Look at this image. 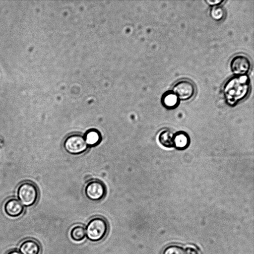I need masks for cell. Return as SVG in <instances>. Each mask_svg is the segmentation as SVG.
Listing matches in <instances>:
<instances>
[{
  "label": "cell",
  "instance_id": "obj_1",
  "mask_svg": "<svg viewBox=\"0 0 254 254\" xmlns=\"http://www.w3.org/2000/svg\"><path fill=\"white\" fill-rule=\"evenodd\" d=\"M251 90V79L247 75H235L224 83L223 93L226 103L234 107L249 96Z\"/></svg>",
  "mask_w": 254,
  "mask_h": 254
},
{
  "label": "cell",
  "instance_id": "obj_2",
  "mask_svg": "<svg viewBox=\"0 0 254 254\" xmlns=\"http://www.w3.org/2000/svg\"><path fill=\"white\" fill-rule=\"evenodd\" d=\"M109 224L103 217L96 216L92 218L86 226L85 233L87 239L92 242H98L107 235Z\"/></svg>",
  "mask_w": 254,
  "mask_h": 254
},
{
  "label": "cell",
  "instance_id": "obj_3",
  "mask_svg": "<svg viewBox=\"0 0 254 254\" xmlns=\"http://www.w3.org/2000/svg\"><path fill=\"white\" fill-rule=\"evenodd\" d=\"M19 200L24 206H31L37 202L39 197V190L32 182L26 181L21 183L17 190Z\"/></svg>",
  "mask_w": 254,
  "mask_h": 254
},
{
  "label": "cell",
  "instance_id": "obj_4",
  "mask_svg": "<svg viewBox=\"0 0 254 254\" xmlns=\"http://www.w3.org/2000/svg\"><path fill=\"white\" fill-rule=\"evenodd\" d=\"M65 150L72 155H79L85 152L88 148L83 135L74 133L68 135L63 143Z\"/></svg>",
  "mask_w": 254,
  "mask_h": 254
},
{
  "label": "cell",
  "instance_id": "obj_5",
  "mask_svg": "<svg viewBox=\"0 0 254 254\" xmlns=\"http://www.w3.org/2000/svg\"><path fill=\"white\" fill-rule=\"evenodd\" d=\"M107 190L104 184L98 180H92L85 186L84 193L86 196L92 201L102 200L106 194Z\"/></svg>",
  "mask_w": 254,
  "mask_h": 254
},
{
  "label": "cell",
  "instance_id": "obj_6",
  "mask_svg": "<svg viewBox=\"0 0 254 254\" xmlns=\"http://www.w3.org/2000/svg\"><path fill=\"white\" fill-rule=\"evenodd\" d=\"M252 67V63L248 57L243 54L234 56L230 61V67L235 75H247Z\"/></svg>",
  "mask_w": 254,
  "mask_h": 254
},
{
  "label": "cell",
  "instance_id": "obj_7",
  "mask_svg": "<svg viewBox=\"0 0 254 254\" xmlns=\"http://www.w3.org/2000/svg\"><path fill=\"white\" fill-rule=\"evenodd\" d=\"M180 100L188 101L195 95V87L190 81L183 79L178 81L173 86L172 90Z\"/></svg>",
  "mask_w": 254,
  "mask_h": 254
},
{
  "label": "cell",
  "instance_id": "obj_8",
  "mask_svg": "<svg viewBox=\"0 0 254 254\" xmlns=\"http://www.w3.org/2000/svg\"><path fill=\"white\" fill-rule=\"evenodd\" d=\"M24 207L17 199L11 198L7 199L4 204V210L7 215L11 217H17L24 212Z\"/></svg>",
  "mask_w": 254,
  "mask_h": 254
},
{
  "label": "cell",
  "instance_id": "obj_9",
  "mask_svg": "<svg viewBox=\"0 0 254 254\" xmlns=\"http://www.w3.org/2000/svg\"><path fill=\"white\" fill-rule=\"evenodd\" d=\"M173 139L174 148L178 150H186L190 144V135L184 130H179L174 133Z\"/></svg>",
  "mask_w": 254,
  "mask_h": 254
},
{
  "label": "cell",
  "instance_id": "obj_10",
  "mask_svg": "<svg viewBox=\"0 0 254 254\" xmlns=\"http://www.w3.org/2000/svg\"><path fill=\"white\" fill-rule=\"evenodd\" d=\"M181 100L171 90L165 91L161 98L162 106L168 110L176 109L180 105Z\"/></svg>",
  "mask_w": 254,
  "mask_h": 254
},
{
  "label": "cell",
  "instance_id": "obj_11",
  "mask_svg": "<svg viewBox=\"0 0 254 254\" xmlns=\"http://www.w3.org/2000/svg\"><path fill=\"white\" fill-rule=\"evenodd\" d=\"M41 251L40 244L33 239H25L19 245V251L21 254H40Z\"/></svg>",
  "mask_w": 254,
  "mask_h": 254
},
{
  "label": "cell",
  "instance_id": "obj_12",
  "mask_svg": "<svg viewBox=\"0 0 254 254\" xmlns=\"http://www.w3.org/2000/svg\"><path fill=\"white\" fill-rule=\"evenodd\" d=\"M83 136L88 147L96 146L101 143L102 140L100 132L95 128H91L87 130Z\"/></svg>",
  "mask_w": 254,
  "mask_h": 254
},
{
  "label": "cell",
  "instance_id": "obj_13",
  "mask_svg": "<svg viewBox=\"0 0 254 254\" xmlns=\"http://www.w3.org/2000/svg\"><path fill=\"white\" fill-rule=\"evenodd\" d=\"M173 134L174 133L169 129L162 131L158 136L160 143L166 148H174Z\"/></svg>",
  "mask_w": 254,
  "mask_h": 254
},
{
  "label": "cell",
  "instance_id": "obj_14",
  "mask_svg": "<svg viewBox=\"0 0 254 254\" xmlns=\"http://www.w3.org/2000/svg\"><path fill=\"white\" fill-rule=\"evenodd\" d=\"M71 238L76 242L83 240L86 236L85 230L83 226L76 225L73 227L70 232Z\"/></svg>",
  "mask_w": 254,
  "mask_h": 254
},
{
  "label": "cell",
  "instance_id": "obj_15",
  "mask_svg": "<svg viewBox=\"0 0 254 254\" xmlns=\"http://www.w3.org/2000/svg\"><path fill=\"white\" fill-rule=\"evenodd\" d=\"M211 17L216 21H222L225 16V10L221 5L211 7L210 10Z\"/></svg>",
  "mask_w": 254,
  "mask_h": 254
},
{
  "label": "cell",
  "instance_id": "obj_16",
  "mask_svg": "<svg viewBox=\"0 0 254 254\" xmlns=\"http://www.w3.org/2000/svg\"><path fill=\"white\" fill-rule=\"evenodd\" d=\"M162 254H185L184 248L177 244H172L166 247Z\"/></svg>",
  "mask_w": 254,
  "mask_h": 254
},
{
  "label": "cell",
  "instance_id": "obj_17",
  "mask_svg": "<svg viewBox=\"0 0 254 254\" xmlns=\"http://www.w3.org/2000/svg\"><path fill=\"white\" fill-rule=\"evenodd\" d=\"M205 2L210 6L213 7L215 6L221 5V4L225 2L224 0H205Z\"/></svg>",
  "mask_w": 254,
  "mask_h": 254
},
{
  "label": "cell",
  "instance_id": "obj_18",
  "mask_svg": "<svg viewBox=\"0 0 254 254\" xmlns=\"http://www.w3.org/2000/svg\"><path fill=\"white\" fill-rule=\"evenodd\" d=\"M185 254H199L197 249L191 246L186 247L185 250Z\"/></svg>",
  "mask_w": 254,
  "mask_h": 254
},
{
  "label": "cell",
  "instance_id": "obj_19",
  "mask_svg": "<svg viewBox=\"0 0 254 254\" xmlns=\"http://www.w3.org/2000/svg\"><path fill=\"white\" fill-rule=\"evenodd\" d=\"M6 254H21L18 251L16 250H12L8 251Z\"/></svg>",
  "mask_w": 254,
  "mask_h": 254
},
{
  "label": "cell",
  "instance_id": "obj_20",
  "mask_svg": "<svg viewBox=\"0 0 254 254\" xmlns=\"http://www.w3.org/2000/svg\"><path fill=\"white\" fill-rule=\"evenodd\" d=\"M3 144V138L0 136V147Z\"/></svg>",
  "mask_w": 254,
  "mask_h": 254
}]
</instances>
